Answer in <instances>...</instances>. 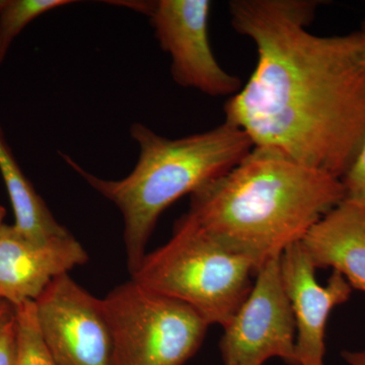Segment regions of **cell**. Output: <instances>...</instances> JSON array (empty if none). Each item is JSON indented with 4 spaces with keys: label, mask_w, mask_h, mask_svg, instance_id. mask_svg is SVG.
Listing matches in <instances>:
<instances>
[{
    "label": "cell",
    "mask_w": 365,
    "mask_h": 365,
    "mask_svg": "<svg viewBox=\"0 0 365 365\" xmlns=\"http://www.w3.org/2000/svg\"><path fill=\"white\" fill-rule=\"evenodd\" d=\"M319 1L234 0L235 31L257 66L225 106V121L254 148L342 180L365 140V55L359 33L317 36Z\"/></svg>",
    "instance_id": "1"
},
{
    "label": "cell",
    "mask_w": 365,
    "mask_h": 365,
    "mask_svg": "<svg viewBox=\"0 0 365 365\" xmlns=\"http://www.w3.org/2000/svg\"><path fill=\"white\" fill-rule=\"evenodd\" d=\"M346 197L342 180L253 148L232 170L191 194L187 213L255 271L302 241Z\"/></svg>",
    "instance_id": "2"
},
{
    "label": "cell",
    "mask_w": 365,
    "mask_h": 365,
    "mask_svg": "<svg viewBox=\"0 0 365 365\" xmlns=\"http://www.w3.org/2000/svg\"><path fill=\"white\" fill-rule=\"evenodd\" d=\"M130 135L140 151L133 170L121 180L102 179L86 172L71 158H62L123 215L127 263L132 273L145 256L163 211L232 170L254 145L244 131L227 121L211 130L178 139L158 135L145 125L134 123Z\"/></svg>",
    "instance_id": "3"
},
{
    "label": "cell",
    "mask_w": 365,
    "mask_h": 365,
    "mask_svg": "<svg viewBox=\"0 0 365 365\" xmlns=\"http://www.w3.org/2000/svg\"><path fill=\"white\" fill-rule=\"evenodd\" d=\"M253 273L251 261L227 251L186 215L169 241L146 254L130 275L143 287L192 307L209 326L225 328L251 292Z\"/></svg>",
    "instance_id": "4"
},
{
    "label": "cell",
    "mask_w": 365,
    "mask_h": 365,
    "mask_svg": "<svg viewBox=\"0 0 365 365\" xmlns=\"http://www.w3.org/2000/svg\"><path fill=\"white\" fill-rule=\"evenodd\" d=\"M102 299L113 365H184L209 327L192 307L129 280Z\"/></svg>",
    "instance_id": "5"
},
{
    "label": "cell",
    "mask_w": 365,
    "mask_h": 365,
    "mask_svg": "<svg viewBox=\"0 0 365 365\" xmlns=\"http://www.w3.org/2000/svg\"><path fill=\"white\" fill-rule=\"evenodd\" d=\"M150 18L155 38L170 55V73L178 85L211 96H235L241 79L228 73L216 60L208 37L211 2L207 0L120 1Z\"/></svg>",
    "instance_id": "6"
},
{
    "label": "cell",
    "mask_w": 365,
    "mask_h": 365,
    "mask_svg": "<svg viewBox=\"0 0 365 365\" xmlns=\"http://www.w3.org/2000/svg\"><path fill=\"white\" fill-rule=\"evenodd\" d=\"M251 292L225 327L220 350L225 365H263L278 357L297 365V327L283 287L280 257L257 271Z\"/></svg>",
    "instance_id": "7"
},
{
    "label": "cell",
    "mask_w": 365,
    "mask_h": 365,
    "mask_svg": "<svg viewBox=\"0 0 365 365\" xmlns=\"http://www.w3.org/2000/svg\"><path fill=\"white\" fill-rule=\"evenodd\" d=\"M35 302L43 337L57 365H113L102 299L63 274Z\"/></svg>",
    "instance_id": "8"
},
{
    "label": "cell",
    "mask_w": 365,
    "mask_h": 365,
    "mask_svg": "<svg viewBox=\"0 0 365 365\" xmlns=\"http://www.w3.org/2000/svg\"><path fill=\"white\" fill-rule=\"evenodd\" d=\"M316 269L302 241L290 245L281 254V278L297 327V365H325L329 316L336 307L347 302L353 292L337 271H333L326 287H322Z\"/></svg>",
    "instance_id": "9"
},
{
    "label": "cell",
    "mask_w": 365,
    "mask_h": 365,
    "mask_svg": "<svg viewBox=\"0 0 365 365\" xmlns=\"http://www.w3.org/2000/svg\"><path fill=\"white\" fill-rule=\"evenodd\" d=\"M88 255L71 234L49 242L26 239L14 225H0V299L11 307L36 302L53 280L85 265Z\"/></svg>",
    "instance_id": "10"
},
{
    "label": "cell",
    "mask_w": 365,
    "mask_h": 365,
    "mask_svg": "<svg viewBox=\"0 0 365 365\" xmlns=\"http://www.w3.org/2000/svg\"><path fill=\"white\" fill-rule=\"evenodd\" d=\"M302 242L317 268H332L365 292L364 205L344 199Z\"/></svg>",
    "instance_id": "11"
},
{
    "label": "cell",
    "mask_w": 365,
    "mask_h": 365,
    "mask_svg": "<svg viewBox=\"0 0 365 365\" xmlns=\"http://www.w3.org/2000/svg\"><path fill=\"white\" fill-rule=\"evenodd\" d=\"M0 173L13 206L14 227L26 239L45 242L66 237L71 232L60 225L32 182L21 172L0 130Z\"/></svg>",
    "instance_id": "12"
},
{
    "label": "cell",
    "mask_w": 365,
    "mask_h": 365,
    "mask_svg": "<svg viewBox=\"0 0 365 365\" xmlns=\"http://www.w3.org/2000/svg\"><path fill=\"white\" fill-rule=\"evenodd\" d=\"M71 4V0H0V63L29 24L48 11Z\"/></svg>",
    "instance_id": "13"
},
{
    "label": "cell",
    "mask_w": 365,
    "mask_h": 365,
    "mask_svg": "<svg viewBox=\"0 0 365 365\" xmlns=\"http://www.w3.org/2000/svg\"><path fill=\"white\" fill-rule=\"evenodd\" d=\"M16 328V365H57L43 337L35 302L14 307Z\"/></svg>",
    "instance_id": "14"
},
{
    "label": "cell",
    "mask_w": 365,
    "mask_h": 365,
    "mask_svg": "<svg viewBox=\"0 0 365 365\" xmlns=\"http://www.w3.org/2000/svg\"><path fill=\"white\" fill-rule=\"evenodd\" d=\"M345 199L365 206V140L351 167L342 178Z\"/></svg>",
    "instance_id": "15"
},
{
    "label": "cell",
    "mask_w": 365,
    "mask_h": 365,
    "mask_svg": "<svg viewBox=\"0 0 365 365\" xmlns=\"http://www.w3.org/2000/svg\"><path fill=\"white\" fill-rule=\"evenodd\" d=\"M0 365H16V328L14 313L0 330Z\"/></svg>",
    "instance_id": "16"
},
{
    "label": "cell",
    "mask_w": 365,
    "mask_h": 365,
    "mask_svg": "<svg viewBox=\"0 0 365 365\" xmlns=\"http://www.w3.org/2000/svg\"><path fill=\"white\" fill-rule=\"evenodd\" d=\"M342 357L349 365H365V349L346 350L342 352Z\"/></svg>",
    "instance_id": "17"
},
{
    "label": "cell",
    "mask_w": 365,
    "mask_h": 365,
    "mask_svg": "<svg viewBox=\"0 0 365 365\" xmlns=\"http://www.w3.org/2000/svg\"><path fill=\"white\" fill-rule=\"evenodd\" d=\"M14 313V307H11L6 300L0 299V330L6 323L7 319L13 317Z\"/></svg>",
    "instance_id": "18"
},
{
    "label": "cell",
    "mask_w": 365,
    "mask_h": 365,
    "mask_svg": "<svg viewBox=\"0 0 365 365\" xmlns=\"http://www.w3.org/2000/svg\"><path fill=\"white\" fill-rule=\"evenodd\" d=\"M360 39H361L362 47H364V51L365 55V21L362 24L361 29L359 31Z\"/></svg>",
    "instance_id": "19"
},
{
    "label": "cell",
    "mask_w": 365,
    "mask_h": 365,
    "mask_svg": "<svg viewBox=\"0 0 365 365\" xmlns=\"http://www.w3.org/2000/svg\"><path fill=\"white\" fill-rule=\"evenodd\" d=\"M6 211L4 206L0 205V225H4V220L6 217Z\"/></svg>",
    "instance_id": "20"
}]
</instances>
